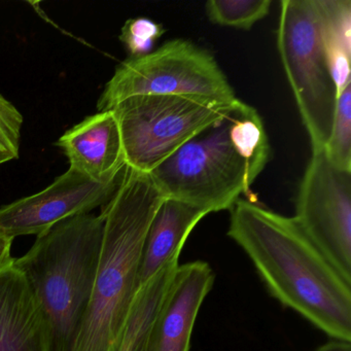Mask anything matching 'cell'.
Wrapping results in <instances>:
<instances>
[{"label":"cell","instance_id":"1","mask_svg":"<svg viewBox=\"0 0 351 351\" xmlns=\"http://www.w3.org/2000/svg\"><path fill=\"white\" fill-rule=\"evenodd\" d=\"M228 236L247 254L275 299L330 338L351 342V283L295 217L239 199Z\"/></svg>","mask_w":351,"mask_h":351},{"label":"cell","instance_id":"2","mask_svg":"<svg viewBox=\"0 0 351 351\" xmlns=\"http://www.w3.org/2000/svg\"><path fill=\"white\" fill-rule=\"evenodd\" d=\"M269 159L262 118L256 108L237 99L228 114L192 137L149 176L164 198L210 215L231 210Z\"/></svg>","mask_w":351,"mask_h":351},{"label":"cell","instance_id":"3","mask_svg":"<svg viewBox=\"0 0 351 351\" xmlns=\"http://www.w3.org/2000/svg\"><path fill=\"white\" fill-rule=\"evenodd\" d=\"M165 200L149 173L126 166L101 207L104 237L89 309L73 351H118L139 291L141 252L149 223Z\"/></svg>","mask_w":351,"mask_h":351},{"label":"cell","instance_id":"4","mask_svg":"<svg viewBox=\"0 0 351 351\" xmlns=\"http://www.w3.org/2000/svg\"><path fill=\"white\" fill-rule=\"evenodd\" d=\"M104 237L101 215H77L36 236L14 260L46 320L49 351H73L89 309Z\"/></svg>","mask_w":351,"mask_h":351},{"label":"cell","instance_id":"5","mask_svg":"<svg viewBox=\"0 0 351 351\" xmlns=\"http://www.w3.org/2000/svg\"><path fill=\"white\" fill-rule=\"evenodd\" d=\"M199 96L141 95L112 108L126 166L151 173L192 137L223 118L235 102Z\"/></svg>","mask_w":351,"mask_h":351},{"label":"cell","instance_id":"6","mask_svg":"<svg viewBox=\"0 0 351 351\" xmlns=\"http://www.w3.org/2000/svg\"><path fill=\"white\" fill-rule=\"evenodd\" d=\"M141 95L199 96L234 101L235 92L215 57L190 40L176 38L141 57H129L106 83L98 112Z\"/></svg>","mask_w":351,"mask_h":351},{"label":"cell","instance_id":"7","mask_svg":"<svg viewBox=\"0 0 351 351\" xmlns=\"http://www.w3.org/2000/svg\"><path fill=\"white\" fill-rule=\"evenodd\" d=\"M277 46L312 153L324 151L338 95L322 48L314 0L281 1Z\"/></svg>","mask_w":351,"mask_h":351},{"label":"cell","instance_id":"8","mask_svg":"<svg viewBox=\"0 0 351 351\" xmlns=\"http://www.w3.org/2000/svg\"><path fill=\"white\" fill-rule=\"evenodd\" d=\"M293 217L351 283V172L335 168L324 151L312 153L300 184Z\"/></svg>","mask_w":351,"mask_h":351},{"label":"cell","instance_id":"9","mask_svg":"<svg viewBox=\"0 0 351 351\" xmlns=\"http://www.w3.org/2000/svg\"><path fill=\"white\" fill-rule=\"evenodd\" d=\"M124 174L112 182H96L69 168L42 192L0 207V233L13 239L38 236L60 221L91 213L112 198Z\"/></svg>","mask_w":351,"mask_h":351},{"label":"cell","instance_id":"10","mask_svg":"<svg viewBox=\"0 0 351 351\" xmlns=\"http://www.w3.org/2000/svg\"><path fill=\"white\" fill-rule=\"evenodd\" d=\"M215 279L203 261L178 265L152 322L145 351H190L197 316Z\"/></svg>","mask_w":351,"mask_h":351},{"label":"cell","instance_id":"11","mask_svg":"<svg viewBox=\"0 0 351 351\" xmlns=\"http://www.w3.org/2000/svg\"><path fill=\"white\" fill-rule=\"evenodd\" d=\"M69 168L96 182H110L126 169L120 127L112 110L88 117L57 141Z\"/></svg>","mask_w":351,"mask_h":351},{"label":"cell","instance_id":"12","mask_svg":"<svg viewBox=\"0 0 351 351\" xmlns=\"http://www.w3.org/2000/svg\"><path fill=\"white\" fill-rule=\"evenodd\" d=\"M0 351H49L40 304L14 265L0 271Z\"/></svg>","mask_w":351,"mask_h":351},{"label":"cell","instance_id":"13","mask_svg":"<svg viewBox=\"0 0 351 351\" xmlns=\"http://www.w3.org/2000/svg\"><path fill=\"white\" fill-rule=\"evenodd\" d=\"M208 215L198 207L165 199L156 211L141 252L139 289L149 282L170 261L180 258L191 232Z\"/></svg>","mask_w":351,"mask_h":351},{"label":"cell","instance_id":"14","mask_svg":"<svg viewBox=\"0 0 351 351\" xmlns=\"http://www.w3.org/2000/svg\"><path fill=\"white\" fill-rule=\"evenodd\" d=\"M322 48L337 95L351 84V1L314 0Z\"/></svg>","mask_w":351,"mask_h":351},{"label":"cell","instance_id":"15","mask_svg":"<svg viewBox=\"0 0 351 351\" xmlns=\"http://www.w3.org/2000/svg\"><path fill=\"white\" fill-rule=\"evenodd\" d=\"M178 261L180 258L170 261L149 282L139 289L118 351H145L149 328L180 265Z\"/></svg>","mask_w":351,"mask_h":351},{"label":"cell","instance_id":"16","mask_svg":"<svg viewBox=\"0 0 351 351\" xmlns=\"http://www.w3.org/2000/svg\"><path fill=\"white\" fill-rule=\"evenodd\" d=\"M271 0H209L207 17L219 26L250 30L270 12Z\"/></svg>","mask_w":351,"mask_h":351},{"label":"cell","instance_id":"17","mask_svg":"<svg viewBox=\"0 0 351 351\" xmlns=\"http://www.w3.org/2000/svg\"><path fill=\"white\" fill-rule=\"evenodd\" d=\"M324 152L335 168L351 172V84L344 88L337 100L332 132Z\"/></svg>","mask_w":351,"mask_h":351},{"label":"cell","instance_id":"18","mask_svg":"<svg viewBox=\"0 0 351 351\" xmlns=\"http://www.w3.org/2000/svg\"><path fill=\"white\" fill-rule=\"evenodd\" d=\"M165 34V28L147 18L129 19L121 30L120 40L130 57H141L153 52L158 40Z\"/></svg>","mask_w":351,"mask_h":351},{"label":"cell","instance_id":"19","mask_svg":"<svg viewBox=\"0 0 351 351\" xmlns=\"http://www.w3.org/2000/svg\"><path fill=\"white\" fill-rule=\"evenodd\" d=\"M23 114L0 95V165L19 159Z\"/></svg>","mask_w":351,"mask_h":351},{"label":"cell","instance_id":"20","mask_svg":"<svg viewBox=\"0 0 351 351\" xmlns=\"http://www.w3.org/2000/svg\"><path fill=\"white\" fill-rule=\"evenodd\" d=\"M13 238L0 233V271L13 266L15 258L12 256Z\"/></svg>","mask_w":351,"mask_h":351},{"label":"cell","instance_id":"21","mask_svg":"<svg viewBox=\"0 0 351 351\" xmlns=\"http://www.w3.org/2000/svg\"><path fill=\"white\" fill-rule=\"evenodd\" d=\"M316 351H351V344L348 341L335 340L322 345Z\"/></svg>","mask_w":351,"mask_h":351}]
</instances>
